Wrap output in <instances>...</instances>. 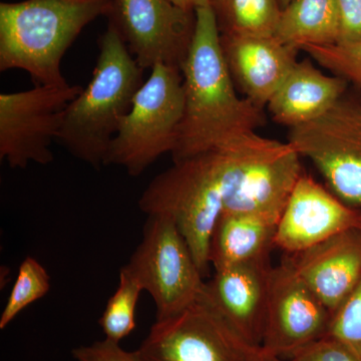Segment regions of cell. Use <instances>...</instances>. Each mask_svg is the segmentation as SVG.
Returning a JSON list of instances; mask_svg holds the SVG:
<instances>
[{
	"instance_id": "5b68a950",
	"label": "cell",
	"mask_w": 361,
	"mask_h": 361,
	"mask_svg": "<svg viewBox=\"0 0 361 361\" xmlns=\"http://www.w3.org/2000/svg\"><path fill=\"white\" fill-rule=\"evenodd\" d=\"M184 111L180 68L154 66L111 142L106 166H120L139 177L164 154L172 153Z\"/></svg>"
},
{
	"instance_id": "52a82bcc",
	"label": "cell",
	"mask_w": 361,
	"mask_h": 361,
	"mask_svg": "<svg viewBox=\"0 0 361 361\" xmlns=\"http://www.w3.org/2000/svg\"><path fill=\"white\" fill-rule=\"evenodd\" d=\"M288 142L332 193L361 210V101L341 97L324 115L290 129Z\"/></svg>"
},
{
	"instance_id": "e0dca14e",
	"label": "cell",
	"mask_w": 361,
	"mask_h": 361,
	"mask_svg": "<svg viewBox=\"0 0 361 361\" xmlns=\"http://www.w3.org/2000/svg\"><path fill=\"white\" fill-rule=\"evenodd\" d=\"M348 87V80L322 73L308 59L298 61L266 108L274 122L293 129L324 115Z\"/></svg>"
},
{
	"instance_id": "7c38bea8",
	"label": "cell",
	"mask_w": 361,
	"mask_h": 361,
	"mask_svg": "<svg viewBox=\"0 0 361 361\" xmlns=\"http://www.w3.org/2000/svg\"><path fill=\"white\" fill-rule=\"evenodd\" d=\"M360 226V209L346 205L303 173L278 220L274 247L293 255Z\"/></svg>"
},
{
	"instance_id": "7a4b0ae2",
	"label": "cell",
	"mask_w": 361,
	"mask_h": 361,
	"mask_svg": "<svg viewBox=\"0 0 361 361\" xmlns=\"http://www.w3.org/2000/svg\"><path fill=\"white\" fill-rule=\"evenodd\" d=\"M193 40L180 73L184 111L173 161L229 144L264 125L263 109L238 96L211 4L197 8Z\"/></svg>"
},
{
	"instance_id": "9c48e42d",
	"label": "cell",
	"mask_w": 361,
	"mask_h": 361,
	"mask_svg": "<svg viewBox=\"0 0 361 361\" xmlns=\"http://www.w3.org/2000/svg\"><path fill=\"white\" fill-rule=\"evenodd\" d=\"M260 348L240 338L202 292L179 314L156 320L135 353L142 361H252Z\"/></svg>"
},
{
	"instance_id": "6da1fadb",
	"label": "cell",
	"mask_w": 361,
	"mask_h": 361,
	"mask_svg": "<svg viewBox=\"0 0 361 361\" xmlns=\"http://www.w3.org/2000/svg\"><path fill=\"white\" fill-rule=\"evenodd\" d=\"M267 137L242 135L225 146L173 161L142 194L139 208L170 216L179 227L202 274L210 267L209 247L216 223Z\"/></svg>"
},
{
	"instance_id": "7402d4cb",
	"label": "cell",
	"mask_w": 361,
	"mask_h": 361,
	"mask_svg": "<svg viewBox=\"0 0 361 361\" xmlns=\"http://www.w3.org/2000/svg\"><path fill=\"white\" fill-rule=\"evenodd\" d=\"M51 290V277L37 259L27 256L18 268V277L0 316V329H6L25 308Z\"/></svg>"
},
{
	"instance_id": "ba28073f",
	"label": "cell",
	"mask_w": 361,
	"mask_h": 361,
	"mask_svg": "<svg viewBox=\"0 0 361 361\" xmlns=\"http://www.w3.org/2000/svg\"><path fill=\"white\" fill-rule=\"evenodd\" d=\"M80 85H35L25 92L0 94V159L11 169L30 163L49 165L66 109L82 92Z\"/></svg>"
},
{
	"instance_id": "9a60e30c",
	"label": "cell",
	"mask_w": 361,
	"mask_h": 361,
	"mask_svg": "<svg viewBox=\"0 0 361 361\" xmlns=\"http://www.w3.org/2000/svg\"><path fill=\"white\" fill-rule=\"evenodd\" d=\"M286 258L331 315L361 280V226Z\"/></svg>"
},
{
	"instance_id": "4316f807",
	"label": "cell",
	"mask_w": 361,
	"mask_h": 361,
	"mask_svg": "<svg viewBox=\"0 0 361 361\" xmlns=\"http://www.w3.org/2000/svg\"><path fill=\"white\" fill-rule=\"evenodd\" d=\"M339 20L338 42L361 40V0H336Z\"/></svg>"
},
{
	"instance_id": "83f0119b",
	"label": "cell",
	"mask_w": 361,
	"mask_h": 361,
	"mask_svg": "<svg viewBox=\"0 0 361 361\" xmlns=\"http://www.w3.org/2000/svg\"><path fill=\"white\" fill-rule=\"evenodd\" d=\"M176 6L188 11H195L199 7L211 4L212 0H169Z\"/></svg>"
},
{
	"instance_id": "f546056e",
	"label": "cell",
	"mask_w": 361,
	"mask_h": 361,
	"mask_svg": "<svg viewBox=\"0 0 361 361\" xmlns=\"http://www.w3.org/2000/svg\"><path fill=\"white\" fill-rule=\"evenodd\" d=\"M291 1L292 0H279L280 6H281L282 9L285 8V7L288 6V4H290Z\"/></svg>"
},
{
	"instance_id": "d6986e66",
	"label": "cell",
	"mask_w": 361,
	"mask_h": 361,
	"mask_svg": "<svg viewBox=\"0 0 361 361\" xmlns=\"http://www.w3.org/2000/svg\"><path fill=\"white\" fill-rule=\"evenodd\" d=\"M273 37L298 51L307 45L336 44L339 20L336 0H292L282 9Z\"/></svg>"
},
{
	"instance_id": "603a6c76",
	"label": "cell",
	"mask_w": 361,
	"mask_h": 361,
	"mask_svg": "<svg viewBox=\"0 0 361 361\" xmlns=\"http://www.w3.org/2000/svg\"><path fill=\"white\" fill-rule=\"evenodd\" d=\"M318 65L361 89V40L327 45H307L301 49Z\"/></svg>"
},
{
	"instance_id": "5bb4252c",
	"label": "cell",
	"mask_w": 361,
	"mask_h": 361,
	"mask_svg": "<svg viewBox=\"0 0 361 361\" xmlns=\"http://www.w3.org/2000/svg\"><path fill=\"white\" fill-rule=\"evenodd\" d=\"M303 173L301 156L290 142L268 139L242 176L224 212L251 214L278 223Z\"/></svg>"
},
{
	"instance_id": "ffe728a7",
	"label": "cell",
	"mask_w": 361,
	"mask_h": 361,
	"mask_svg": "<svg viewBox=\"0 0 361 361\" xmlns=\"http://www.w3.org/2000/svg\"><path fill=\"white\" fill-rule=\"evenodd\" d=\"M220 33L273 37L282 13L279 0H212Z\"/></svg>"
},
{
	"instance_id": "3957f363",
	"label": "cell",
	"mask_w": 361,
	"mask_h": 361,
	"mask_svg": "<svg viewBox=\"0 0 361 361\" xmlns=\"http://www.w3.org/2000/svg\"><path fill=\"white\" fill-rule=\"evenodd\" d=\"M113 0H23L0 4V71H25L35 85H68L61 61Z\"/></svg>"
},
{
	"instance_id": "30bf717a",
	"label": "cell",
	"mask_w": 361,
	"mask_h": 361,
	"mask_svg": "<svg viewBox=\"0 0 361 361\" xmlns=\"http://www.w3.org/2000/svg\"><path fill=\"white\" fill-rule=\"evenodd\" d=\"M106 18L142 70L182 68L193 40L195 11L169 0H113Z\"/></svg>"
},
{
	"instance_id": "f1b7e54d",
	"label": "cell",
	"mask_w": 361,
	"mask_h": 361,
	"mask_svg": "<svg viewBox=\"0 0 361 361\" xmlns=\"http://www.w3.org/2000/svg\"><path fill=\"white\" fill-rule=\"evenodd\" d=\"M252 361H291L285 360V358L279 357V356L270 355V353H265L262 349H259L258 353L254 356Z\"/></svg>"
},
{
	"instance_id": "2e32d148",
	"label": "cell",
	"mask_w": 361,
	"mask_h": 361,
	"mask_svg": "<svg viewBox=\"0 0 361 361\" xmlns=\"http://www.w3.org/2000/svg\"><path fill=\"white\" fill-rule=\"evenodd\" d=\"M221 47L237 90L264 109L298 61V49L274 37L221 35Z\"/></svg>"
},
{
	"instance_id": "277c9868",
	"label": "cell",
	"mask_w": 361,
	"mask_h": 361,
	"mask_svg": "<svg viewBox=\"0 0 361 361\" xmlns=\"http://www.w3.org/2000/svg\"><path fill=\"white\" fill-rule=\"evenodd\" d=\"M144 71L113 26L99 39V56L89 85L66 109L58 141L78 160L106 166L111 142L129 113Z\"/></svg>"
},
{
	"instance_id": "ac0fdd59",
	"label": "cell",
	"mask_w": 361,
	"mask_h": 361,
	"mask_svg": "<svg viewBox=\"0 0 361 361\" xmlns=\"http://www.w3.org/2000/svg\"><path fill=\"white\" fill-rule=\"evenodd\" d=\"M277 223L260 216L224 212L216 223L209 247L214 270L269 259Z\"/></svg>"
},
{
	"instance_id": "4fadbf2b",
	"label": "cell",
	"mask_w": 361,
	"mask_h": 361,
	"mask_svg": "<svg viewBox=\"0 0 361 361\" xmlns=\"http://www.w3.org/2000/svg\"><path fill=\"white\" fill-rule=\"evenodd\" d=\"M272 268L263 259L215 270L204 286V297L252 348L262 345Z\"/></svg>"
},
{
	"instance_id": "d4e9b609",
	"label": "cell",
	"mask_w": 361,
	"mask_h": 361,
	"mask_svg": "<svg viewBox=\"0 0 361 361\" xmlns=\"http://www.w3.org/2000/svg\"><path fill=\"white\" fill-rule=\"evenodd\" d=\"M289 360L361 361V358L341 341L325 336L299 350Z\"/></svg>"
},
{
	"instance_id": "44dd1931",
	"label": "cell",
	"mask_w": 361,
	"mask_h": 361,
	"mask_svg": "<svg viewBox=\"0 0 361 361\" xmlns=\"http://www.w3.org/2000/svg\"><path fill=\"white\" fill-rule=\"evenodd\" d=\"M142 291L141 282L123 265L116 290L109 299L99 320L106 339L120 343L134 331L135 310Z\"/></svg>"
},
{
	"instance_id": "484cf974",
	"label": "cell",
	"mask_w": 361,
	"mask_h": 361,
	"mask_svg": "<svg viewBox=\"0 0 361 361\" xmlns=\"http://www.w3.org/2000/svg\"><path fill=\"white\" fill-rule=\"evenodd\" d=\"M73 356L75 361H142L135 351L130 353L106 338L73 349Z\"/></svg>"
},
{
	"instance_id": "8992f818",
	"label": "cell",
	"mask_w": 361,
	"mask_h": 361,
	"mask_svg": "<svg viewBox=\"0 0 361 361\" xmlns=\"http://www.w3.org/2000/svg\"><path fill=\"white\" fill-rule=\"evenodd\" d=\"M153 298L156 320L179 314L205 286L193 253L170 216L148 215L141 243L125 265Z\"/></svg>"
},
{
	"instance_id": "cb8c5ba5",
	"label": "cell",
	"mask_w": 361,
	"mask_h": 361,
	"mask_svg": "<svg viewBox=\"0 0 361 361\" xmlns=\"http://www.w3.org/2000/svg\"><path fill=\"white\" fill-rule=\"evenodd\" d=\"M326 336L341 341L361 358V280L332 315Z\"/></svg>"
},
{
	"instance_id": "8fae6325",
	"label": "cell",
	"mask_w": 361,
	"mask_h": 361,
	"mask_svg": "<svg viewBox=\"0 0 361 361\" xmlns=\"http://www.w3.org/2000/svg\"><path fill=\"white\" fill-rule=\"evenodd\" d=\"M331 313L285 259L271 270L264 336L261 349L290 360L326 336Z\"/></svg>"
}]
</instances>
